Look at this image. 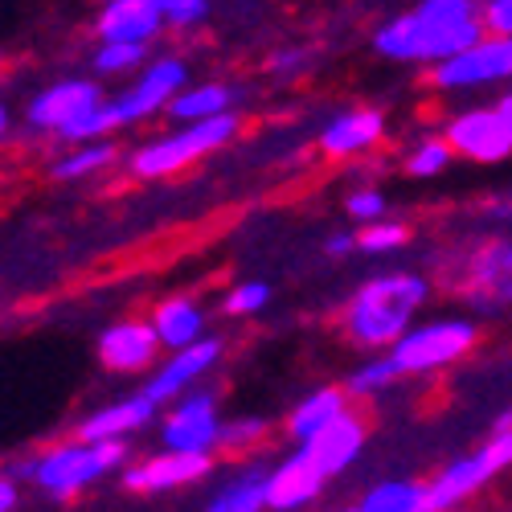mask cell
<instances>
[{
  "label": "cell",
  "mask_w": 512,
  "mask_h": 512,
  "mask_svg": "<svg viewBox=\"0 0 512 512\" xmlns=\"http://www.w3.org/2000/svg\"><path fill=\"white\" fill-rule=\"evenodd\" d=\"M480 9L484 0H418L410 13L390 17L373 33V50L390 62L439 66L488 33Z\"/></svg>",
  "instance_id": "cell-1"
},
{
  "label": "cell",
  "mask_w": 512,
  "mask_h": 512,
  "mask_svg": "<svg viewBox=\"0 0 512 512\" xmlns=\"http://www.w3.org/2000/svg\"><path fill=\"white\" fill-rule=\"evenodd\" d=\"M431 300V279L418 275V271H390V275H377L365 279L353 295L345 312H340V328L353 340L357 349H394L398 340L414 328L422 304Z\"/></svg>",
  "instance_id": "cell-2"
},
{
  "label": "cell",
  "mask_w": 512,
  "mask_h": 512,
  "mask_svg": "<svg viewBox=\"0 0 512 512\" xmlns=\"http://www.w3.org/2000/svg\"><path fill=\"white\" fill-rule=\"evenodd\" d=\"M242 119L234 111L213 115V119H197V123H177L173 132L152 136L148 144H140L132 156H127V173L136 181H168L193 168L197 160L222 152L234 136H238Z\"/></svg>",
  "instance_id": "cell-3"
},
{
  "label": "cell",
  "mask_w": 512,
  "mask_h": 512,
  "mask_svg": "<svg viewBox=\"0 0 512 512\" xmlns=\"http://www.w3.org/2000/svg\"><path fill=\"white\" fill-rule=\"evenodd\" d=\"M123 463H127V439H103V443L70 439L33 455V484L58 500H70Z\"/></svg>",
  "instance_id": "cell-4"
},
{
  "label": "cell",
  "mask_w": 512,
  "mask_h": 512,
  "mask_svg": "<svg viewBox=\"0 0 512 512\" xmlns=\"http://www.w3.org/2000/svg\"><path fill=\"white\" fill-rule=\"evenodd\" d=\"M480 345V328L467 316H439L414 324L398 345L390 349V361L398 365L402 377H426V373H443L459 365L467 353Z\"/></svg>",
  "instance_id": "cell-5"
},
{
  "label": "cell",
  "mask_w": 512,
  "mask_h": 512,
  "mask_svg": "<svg viewBox=\"0 0 512 512\" xmlns=\"http://www.w3.org/2000/svg\"><path fill=\"white\" fill-rule=\"evenodd\" d=\"M443 279L476 308H512V238H484L459 250Z\"/></svg>",
  "instance_id": "cell-6"
},
{
  "label": "cell",
  "mask_w": 512,
  "mask_h": 512,
  "mask_svg": "<svg viewBox=\"0 0 512 512\" xmlns=\"http://www.w3.org/2000/svg\"><path fill=\"white\" fill-rule=\"evenodd\" d=\"M189 82V66L181 58H156L144 66V74L115 99H103V127L107 136L119 132V127H132L152 119L156 111H164L168 103L177 99V91Z\"/></svg>",
  "instance_id": "cell-7"
},
{
  "label": "cell",
  "mask_w": 512,
  "mask_h": 512,
  "mask_svg": "<svg viewBox=\"0 0 512 512\" xmlns=\"http://www.w3.org/2000/svg\"><path fill=\"white\" fill-rule=\"evenodd\" d=\"M492 82H512V37L500 33H484L476 46L439 62L431 74L435 91H476L492 87Z\"/></svg>",
  "instance_id": "cell-8"
},
{
  "label": "cell",
  "mask_w": 512,
  "mask_h": 512,
  "mask_svg": "<svg viewBox=\"0 0 512 512\" xmlns=\"http://www.w3.org/2000/svg\"><path fill=\"white\" fill-rule=\"evenodd\" d=\"M443 140L451 144L455 156L476 160V164H500L512 156V132L504 127V119L496 115V107H467L455 111L443 123Z\"/></svg>",
  "instance_id": "cell-9"
},
{
  "label": "cell",
  "mask_w": 512,
  "mask_h": 512,
  "mask_svg": "<svg viewBox=\"0 0 512 512\" xmlns=\"http://www.w3.org/2000/svg\"><path fill=\"white\" fill-rule=\"evenodd\" d=\"M164 447L173 451H205L213 455L222 439V418H218V394L213 390H189L173 402V410L164 414L160 426Z\"/></svg>",
  "instance_id": "cell-10"
},
{
  "label": "cell",
  "mask_w": 512,
  "mask_h": 512,
  "mask_svg": "<svg viewBox=\"0 0 512 512\" xmlns=\"http://www.w3.org/2000/svg\"><path fill=\"white\" fill-rule=\"evenodd\" d=\"M218 361H222V340H218V336H201V340H193V345L168 353V361L152 369V377L144 381L140 394L152 398L156 406H160V402H177V398L189 394Z\"/></svg>",
  "instance_id": "cell-11"
},
{
  "label": "cell",
  "mask_w": 512,
  "mask_h": 512,
  "mask_svg": "<svg viewBox=\"0 0 512 512\" xmlns=\"http://www.w3.org/2000/svg\"><path fill=\"white\" fill-rule=\"evenodd\" d=\"M213 472V455L205 451H173L164 447L160 455L136 463V467H123L119 480L127 492H144V496H156V492H177V488H189L197 480H205Z\"/></svg>",
  "instance_id": "cell-12"
},
{
  "label": "cell",
  "mask_w": 512,
  "mask_h": 512,
  "mask_svg": "<svg viewBox=\"0 0 512 512\" xmlns=\"http://www.w3.org/2000/svg\"><path fill=\"white\" fill-rule=\"evenodd\" d=\"M107 95L95 78H62V82H50L46 91H37L25 107V123L33 132H62L66 123H74L78 115H87L91 107H99Z\"/></svg>",
  "instance_id": "cell-13"
},
{
  "label": "cell",
  "mask_w": 512,
  "mask_h": 512,
  "mask_svg": "<svg viewBox=\"0 0 512 512\" xmlns=\"http://www.w3.org/2000/svg\"><path fill=\"white\" fill-rule=\"evenodd\" d=\"M160 349L164 345H160L152 320H136V316L107 324L103 336H99V361L111 373H144V369H156Z\"/></svg>",
  "instance_id": "cell-14"
},
{
  "label": "cell",
  "mask_w": 512,
  "mask_h": 512,
  "mask_svg": "<svg viewBox=\"0 0 512 512\" xmlns=\"http://www.w3.org/2000/svg\"><path fill=\"white\" fill-rule=\"evenodd\" d=\"M324 484H328L324 467L304 447H295L267 480V512H304L320 500Z\"/></svg>",
  "instance_id": "cell-15"
},
{
  "label": "cell",
  "mask_w": 512,
  "mask_h": 512,
  "mask_svg": "<svg viewBox=\"0 0 512 512\" xmlns=\"http://www.w3.org/2000/svg\"><path fill=\"white\" fill-rule=\"evenodd\" d=\"M496 476L500 472H496V463L488 459L484 447H476L472 455L451 459L435 480H426V488H431V512H455L463 500H472L476 492H484Z\"/></svg>",
  "instance_id": "cell-16"
},
{
  "label": "cell",
  "mask_w": 512,
  "mask_h": 512,
  "mask_svg": "<svg viewBox=\"0 0 512 512\" xmlns=\"http://www.w3.org/2000/svg\"><path fill=\"white\" fill-rule=\"evenodd\" d=\"M381 140H386V115L377 107H353V111H340L324 123L320 152L332 160H353V156L373 152Z\"/></svg>",
  "instance_id": "cell-17"
},
{
  "label": "cell",
  "mask_w": 512,
  "mask_h": 512,
  "mask_svg": "<svg viewBox=\"0 0 512 512\" xmlns=\"http://www.w3.org/2000/svg\"><path fill=\"white\" fill-rule=\"evenodd\" d=\"M365 443H369V422L349 406L345 414H340V418L328 426V431H320L316 439H308V443H300V447L324 467V476L332 480V476H340V472H349V467L361 459Z\"/></svg>",
  "instance_id": "cell-18"
},
{
  "label": "cell",
  "mask_w": 512,
  "mask_h": 512,
  "mask_svg": "<svg viewBox=\"0 0 512 512\" xmlns=\"http://www.w3.org/2000/svg\"><path fill=\"white\" fill-rule=\"evenodd\" d=\"M164 9L156 0H111L95 17V37L99 41H156L164 29Z\"/></svg>",
  "instance_id": "cell-19"
},
{
  "label": "cell",
  "mask_w": 512,
  "mask_h": 512,
  "mask_svg": "<svg viewBox=\"0 0 512 512\" xmlns=\"http://www.w3.org/2000/svg\"><path fill=\"white\" fill-rule=\"evenodd\" d=\"M156 418V402L144 398V394H132V398H119L103 410H91L87 418L78 422V439H91V443H103V439H127L144 431V426Z\"/></svg>",
  "instance_id": "cell-20"
},
{
  "label": "cell",
  "mask_w": 512,
  "mask_h": 512,
  "mask_svg": "<svg viewBox=\"0 0 512 512\" xmlns=\"http://www.w3.org/2000/svg\"><path fill=\"white\" fill-rule=\"evenodd\" d=\"M349 390L345 386H320V390H312V394H304L300 402L291 406V414H287V422H283V431H287V439L300 447V443H308V439H316L320 431H328V426L349 410Z\"/></svg>",
  "instance_id": "cell-21"
},
{
  "label": "cell",
  "mask_w": 512,
  "mask_h": 512,
  "mask_svg": "<svg viewBox=\"0 0 512 512\" xmlns=\"http://www.w3.org/2000/svg\"><path fill=\"white\" fill-rule=\"evenodd\" d=\"M152 328L168 353L185 349L205 336V308H201V300H193V295H168V300H160L152 312Z\"/></svg>",
  "instance_id": "cell-22"
},
{
  "label": "cell",
  "mask_w": 512,
  "mask_h": 512,
  "mask_svg": "<svg viewBox=\"0 0 512 512\" xmlns=\"http://www.w3.org/2000/svg\"><path fill=\"white\" fill-rule=\"evenodd\" d=\"M267 480H271L267 467L250 463L213 492L201 512H267Z\"/></svg>",
  "instance_id": "cell-23"
},
{
  "label": "cell",
  "mask_w": 512,
  "mask_h": 512,
  "mask_svg": "<svg viewBox=\"0 0 512 512\" xmlns=\"http://www.w3.org/2000/svg\"><path fill=\"white\" fill-rule=\"evenodd\" d=\"M238 103V91L226 87V82H197V87H185L177 91V99L164 107V115L173 123H197V119H213V115H226L234 111Z\"/></svg>",
  "instance_id": "cell-24"
},
{
  "label": "cell",
  "mask_w": 512,
  "mask_h": 512,
  "mask_svg": "<svg viewBox=\"0 0 512 512\" xmlns=\"http://www.w3.org/2000/svg\"><path fill=\"white\" fill-rule=\"evenodd\" d=\"M365 512H431V488L422 480H381L361 496Z\"/></svg>",
  "instance_id": "cell-25"
},
{
  "label": "cell",
  "mask_w": 512,
  "mask_h": 512,
  "mask_svg": "<svg viewBox=\"0 0 512 512\" xmlns=\"http://www.w3.org/2000/svg\"><path fill=\"white\" fill-rule=\"evenodd\" d=\"M119 160V148L103 136V140H87V144H74L58 164H54V181H87V177H99Z\"/></svg>",
  "instance_id": "cell-26"
},
{
  "label": "cell",
  "mask_w": 512,
  "mask_h": 512,
  "mask_svg": "<svg viewBox=\"0 0 512 512\" xmlns=\"http://www.w3.org/2000/svg\"><path fill=\"white\" fill-rule=\"evenodd\" d=\"M148 62L144 41H99V50L91 58L95 74H132Z\"/></svg>",
  "instance_id": "cell-27"
},
{
  "label": "cell",
  "mask_w": 512,
  "mask_h": 512,
  "mask_svg": "<svg viewBox=\"0 0 512 512\" xmlns=\"http://www.w3.org/2000/svg\"><path fill=\"white\" fill-rule=\"evenodd\" d=\"M398 377H402V373H398V365H394L390 353H386V357L365 361L361 369H353L349 381H345V390H349L353 398H373V394H381V390H390Z\"/></svg>",
  "instance_id": "cell-28"
},
{
  "label": "cell",
  "mask_w": 512,
  "mask_h": 512,
  "mask_svg": "<svg viewBox=\"0 0 512 512\" xmlns=\"http://www.w3.org/2000/svg\"><path fill=\"white\" fill-rule=\"evenodd\" d=\"M451 144L443 140V136H431V140H422V144H414L410 152H406V173L410 177H418V181H426V177H439L443 168L451 164Z\"/></svg>",
  "instance_id": "cell-29"
},
{
  "label": "cell",
  "mask_w": 512,
  "mask_h": 512,
  "mask_svg": "<svg viewBox=\"0 0 512 512\" xmlns=\"http://www.w3.org/2000/svg\"><path fill=\"white\" fill-rule=\"evenodd\" d=\"M406 242H410V226L390 222V218L365 222L361 234H357V250H365V254H390V250H402Z\"/></svg>",
  "instance_id": "cell-30"
},
{
  "label": "cell",
  "mask_w": 512,
  "mask_h": 512,
  "mask_svg": "<svg viewBox=\"0 0 512 512\" xmlns=\"http://www.w3.org/2000/svg\"><path fill=\"white\" fill-rule=\"evenodd\" d=\"M267 304H271V287H267L263 279H242V283H234V287L226 291L222 312L242 320V316H259Z\"/></svg>",
  "instance_id": "cell-31"
},
{
  "label": "cell",
  "mask_w": 512,
  "mask_h": 512,
  "mask_svg": "<svg viewBox=\"0 0 512 512\" xmlns=\"http://www.w3.org/2000/svg\"><path fill=\"white\" fill-rule=\"evenodd\" d=\"M271 435V422L259 418V414H246V418H234V422H222V439L218 447L222 451H250V447H259L263 439Z\"/></svg>",
  "instance_id": "cell-32"
},
{
  "label": "cell",
  "mask_w": 512,
  "mask_h": 512,
  "mask_svg": "<svg viewBox=\"0 0 512 512\" xmlns=\"http://www.w3.org/2000/svg\"><path fill=\"white\" fill-rule=\"evenodd\" d=\"M386 209H390V201H386V193L381 189H373V185H365V189H353L349 197H345V213L353 222H377V218H386Z\"/></svg>",
  "instance_id": "cell-33"
},
{
  "label": "cell",
  "mask_w": 512,
  "mask_h": 512,
  "mask_svg": "<svg viewBox=\"0 0 512 512\" xmlns=\"http://www.w3.org/2000/svg\"><path fill=\"white\" fill-rule=\"evenodd\" d=\"M484 451H488V459L496 463V472L512 467V410H504V414L496 418V426H492V435H488Z\"/></svg>",
  "instance_id": "cell-34"
},
{
  "label": "cell",
  "mask_w": 512,
  "mask_h": 512,
  "mask_svg": "<svg viewBox=\"0 0 512 512\" xmlns=\"http://www.w3.org/2000/svg\"><path fill=\"white\" fill-rule=\"evenodd\" d=\"M156 5L164 9V21L173 29H193L209 13V0H156Z\"/></svg>",
  "instance_id": "cell-35"
},
{
  "label": "cell",
  "mask_w": 512,
  "mask_h": 512,
  "mask_svg": "<svg viewBox=\"0 0 512 512\" xmlns=\"http://www.w3.org/2000/svg\"><path fill=\"white\" fill-rule=\"evenodd\" d=\"M484 29L488 33H500V37H512V0H484Z\"/></svg>",
  "instance_id": "cell-36"
},
{
  "label": "cell",
  "mask_w": 512,
  "mask_h": 512,
  "mask_svg": "<svg viewBox=\"0 0 512 512\" xmlns=\"http://www.w3.org/2000/svg\"><path fill=\"white\" fill-rule=\"evenodd\" d=\"M304 66H308V50H275L267 58V70H275V74H295Z\"/></svg>",
  "instance_id": "cell-37"
},
{
  "label": "cell",
  "mask_w": 512,
  "mask_h": 512,
  "mask_svg": "<svg viewBox=\"0 0 512 512\" xmlns=\"http://www.w3.org/2000/svg\"><path fill=\"white\" fill-rule=\"evenodd\" d=\"M349 250H357V234H332V238L324 242V254H328V259H345Z\"/></svg>",
  "instance_id": "cell-38"
},
{
  "label": "cell",
  "mask_w": 512,
  "mask_h": 512,
  "mask_svg": "<svg viewBox=\"0 0 512 512\" xmlns=\"http://www.w3.org/2000/svg\"><path fill=\"white\" fill-rule=\"evenodd\" d=\"M17 500H21L17 480L9 472H0V512H17Z\"/></svg>",
  "instance_id": "cell-39"
},
{
  "label": "cell",
  "mask_w": 512,
  "mask_h": 512,
  "mask_svg": "<svg viewBox=\"0 0 512 512\" xmlns=\"http://www.w3.org/2000/svg\"><path fill=\"white\" fill-rule=\"evenodd\" d=\"M9 123H13V115H9V107H5V103H0V140L9 136Z\"/></svg>",
  "instance_id": "cell-40"
},
{
  "label": "cell",
  "mask_w": 512,
  "mask_h": 512,
  "mask_svg": "<svg viewBox=\"0 0 512 512\" xmlns=\"http://www.w3.org/2000/svg\"><path fill=\"white\" fill-rule=\"evenodd\" d=\"M336 512H365L361 504H345V508H336Z\"/></svg>",
  "instance_id": "cell-41"
},
{
  "label": "cell",
  "mask_w": 512,
  "mask_h": 512,
  "mask_svg": "<svg viewBox=\"0 0 512 512\" xmlns=\"http://www.w3.org/2000/svg\"><path fill=\"white\" fill-rule=\"evenodd\" d=\"M91 5H111V0H91Z\"/></svg>",
  "instance_id": "cell-42"
},
{
  "label": "cell",
  "mask_w": 512,
  "mask_h": 512,
  "mask_svg": "<svg viewBox=\"0 0 512 512\" xmlns=\"http://www.w3.org/2000/svg\"><path fill=\"white\" fill-rule=\"evenodd\" d=\"M0 70H5V54H0Z\"/></svg>",
  "instance_id": "cell-43"
}]
</instances>
